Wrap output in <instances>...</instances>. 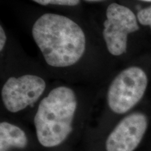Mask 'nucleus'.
I'll use <instances>...</instances> for the list:
<instances>
[{
    "mask_svg": "<svg viewBox=\"0 0 151 151\" xmlns=\"http://www.w3.org/2000/svg\"><path fill=\"white\" fill-rule=\"evenodd\" d=\"M6 36L5 32L2 26L0 27V50H2L6 44Z\"/></svg>",
    "mask_w": 151,
    "mask_h": 151,
    "instance_id": "9d476101",
    "label": "nucleus"
},
{
    "mask_svg": "<svg viewBox=\"0 0 151 151\" xmlns=\"http://www.w3.org/2000/svg\"><path fill=\"white\" fill-rule=\"evenodd\" d=\"M32 1L43 6L48 4H56L69 6H76L80 2V0H32Z\"/></svg>",
    "mask_w": 151,
    "mask_h": 151,
    "instance_id": "1a4fd4ad",
    "label": "nucleus"
},
{
    "mask_svg": "<svg viewBox=\"0 0 151 151\" xmlns=\"http://www.w3.org/2000/svg\"><path fill=\"white\" fill-rule=\"evenodd\" d=\"M148 86L146 72L138 67L122 71L113 79L107 94L109 106L113 112L123 114L139 102Z\"/></svg>",
    "mask_w": 151,
    "mask_h": 151,
    "instance_id": "7ed1b4c3",
    "label": "nucleus"
},
{
    "mask_svg": "<svg viewBox=\"0 0 151 151\" xmlns=\"http://www.w3.org/2000/svg\"><path fill=\"white\" fill-rule=\"evenodd\" d=\"M27 144V136L22 129L7 122L0 123V151H8L11 148H24Z\"/></svg>",
    "mask_w": 151,
    "mask_h": 151,
    "instance_id": "0eeeda50",
    "label": "nucleus"
},
{
    "mask_svg": "<svg viewBox=\"0 0 151 151\" xmlns=\"http://www.w3.org/2000/svg\"><path fill=\"white\" fill-rule=\"evenodd\" d=\"M139 29L137 16L129 8L117 3L109 6L103 36L111 55L119 56L127 51L128 35Z\"/></svg>",
    "mask_w": 151,
    "mask_h": 151,
    "instance_id": "20e7f679",
    "label": "nucleus"
},
{
    "mask_svg": "<svg viewBox=\"0 0 151 151\" xmlns=\"http://www.w3.org/2000/svg\"><path fill=\"white\" fill-rule=\"evenodd\" d=\"M148 127V119L142 113L124 118L107 138V151H134L142 140Z\"/></svg>",
    "mask_w": 151,
    "mask_h": 151,
    "instance_id": "423d86ee",
    "label": "nucleus"
},
{
    "mask_svg": "<svg viewBox=\"0 0 151 151\" xmlns=\"http://www.w3.org/2000/svg\"><path fill=\"white\" fill-rule=\"evenodd\" d=\"M140 1H148V2H151V0H140Z\"/></svg>",
    "mask_w": 151,
    "mask_h": 151,
    "instance_id": "f8f14e48",
    "label": "nucleus"
},
{
    "mask_svg": "<svg viewBox=\"0 0 151 151\" xmlns=\"http://www.w3.org/2000/svg\"><path fill=\"white\" fill-rule=\"evenodd\" d=\"M87 1H101V0H85Z\"/></svg>",
    "mask_w": 151,
    "mask_h": 151,
    "instance_id": "9b49d317",
    "label": "nucleus"
},
{
    "mask_svg": "<svg viewBox=\"0 0 151 151\" xmlns=\"http://www.w3.org/2000/svg\"><path fill=\"white\" fill-rule=\"evenodd\" d=\"M77 101L74 92L65 86L52 90L39 104L35 117L37 139L41 146H59L72 129Z\"/></svg>",
    "mask_w": 151,
    "mask_h": 151,
    "instance_id": "f03ea898",
    "label": "nucleus"
},
{
    "mask_svg": "<svg viewBox=\"0 0 151 151\" xmlns=\"http://www.w3.org/2000/svg\"><path fill=\"white\" fill-rule=\"evenodd\" d=\"M46 82L38 76L11 77L4 85L1 97L6 109L17 113L37 101L46 89Z\"/></svg>",
    "mask_w": 151,
    "mask_h": 151,
    "instance_id": "39448f33",
    "label": "nucleus"
},
{
    "mask_svg": "<svg viewBox=\"0 0 151 151\" xmlns=\"http://www.w3.org/2000/svg\"><path fill=\"white\" fill-rule=\"evenodd\" d=\"M137 19L141 24L150 26L151 29V5L147 8L141 9L137 13Z\"/></svg>",
    "mask_w": 151,
    "mask_h": 151,
    "instance_id": "6e6552de",
    "label": "nucleus"
},
{
    "mask_svg": "<svg viewBox=\"0 0 151 151\" xmlns=\"http://www.w3.org/2000/svg\"><path fill=\"white\" fill-rule=\"evenodd\" d=\"M32 33L46 63L51 67L74 65L86 50L83 29L73 20L62 15H42L34 24Z\"/></svg>",
    "mask_w": 151,
    "mask_h": 151,
    "instance_id": "f257e3e1",
    "label": "nucleus"
}]
</instances>
